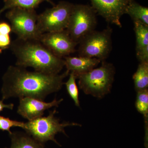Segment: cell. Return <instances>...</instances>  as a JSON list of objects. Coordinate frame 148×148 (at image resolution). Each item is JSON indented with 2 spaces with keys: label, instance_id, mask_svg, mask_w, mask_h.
Here are the masks:
<instances>
[{
  "label": "cell",
  "instance_id": "obj_1",
  "mask_svg": "<svg viewBox=\"0 0 148 148\" xmlns=\"http://www.w3.org/2000/svg\"><path fill=\"white\" fill-rule=\"evenodd\" d=\"M69 74L67 70L55 75L29 71L26 68L11 66L3 77L2 99L31 97L44 101L47 95L61 90L64 79Z\"/></svg>",
  "mask_w": 148,
  "mask_h": 148
},
{
  "label": "cell",
  "instance_id": "obj_2",
  "mask_svg": "<svg viewBox=\"0 0 148 148\" xmlns=\"http://www.w3.org/2000/svg\"><path fill=\"white\" fill-rule=\"evenodd\" d=\"M10 47L16 58V66L32 67L36 71L55 75L65 66L64 58L55 55L39 40L17 38Z\"/></svg>",
  "mask_w": 148,
  "mask_h": 148
},
{
  "label": "cell",
  "instance_id": "obj_3",
  "mask_svg": "<svg viewBox=\"0 0 148 148\" xmlns=\"http://www.w3.org/2000/svg\"><path fill=\"white\" fill-rule=\"evenodd\" d=\"M115 69L112 64L102 61L101 66L78 77L79 88L87 95L101 99L110 92Z\"/></svg>",
  "mask_w": 148,
  "mask_h": 148
},
{
  "label": "cell",
  "instance_id": "obj_4",
  "mask_svg": "<svg viewBox=\"0 0 148 148\" xmlns=\"http://www.w3.org/2000/svg\"><path fill=\"white\" fill-rule=\"evenodd\" d=\"M57 113L56 109L50 111L47 116H41L33 120L24 123L22 128L28 135L40 143L44 144L51 140L58 145L61 146L55 139V135L62 133L67 136L65 128L68 126H81L76 123L63 122L55 116Z\"/></svg>",
  "mask_w": 148,
  "mask_h": 148
},
{
  "label": "cell",
  "instance_id": "obj_5",
  "mask_svg": "<svg viewBox=\"0 0 148 148\" xmlns=\"http://www.w3.org/2000/svg\"><path fill=\"white\" fill-rule=\"evenodd\" d=\"M38 14L35 9L13 8L9 10L6 17L11 24L12 32L22 40H39L42 34L37 26Z\"/></svg>",
  "mask_w": 148,
  "mask_h": 148
},
{
  "label": "cell",
  "instance_id": "obj_6",
  "mask_svg": "<svg viewBox=\"0 0 148 148\" xmlns=\"http://www.w3.org/2000/svg\"><path fill=\"white\" fill-rule=\"evenodd\" d=\"M96 12L90 6L74 5L66 30L78 44L86 35L95 31L97 24Z\"/></svg>",
  "mask_w": 148,
  "mask_h": 148
},
{
  "label": "cell",
  "instance_id": "obj_7",
  "mask_svg": "<svg viewBox=\"0 0 148 148\" xmlns=\"http://www.w3.org/2000/svg\"><path fill=\"white\" fill-rule=\"evenodd\" d=\"M112 30L110 27L102 31H94L79 42V55L105 61L112 49Z\"/></svg>",
  "mask_w": 148,
  "mask_h": 148
},
{
  "label": "cell",
  "instance_id": "obj_8",
  "mask_svg": "<svg viewBox=\"0 0 148 148\" xmlns=\"http://www.w3.org/2000/svg\"><path fill=\"white\" fill-rule=\"evenodd\" d=\"M74 4L69 2H60L51 8L38 14L37 26L41 34L66 30Z\"/></svg>",
  "mask_w": 148,
  "mask_h": 148
},
{
  "label": "cell",
  "instance_id": "obj_9",
  "mask_svg": "<svg viewBox=\"0 0 148 148\" xmlns=\"http://www.w3.org/2000/svg\"><path fill=\"white\" fill-rule=\"evenodd\" d=\"M39 40L55 55L62 58L74 53L78 44L66 30L44 33Z\"/></svg>",
  "mask_w": 148,
  "mask_h": 148
},
{
  "label": "cell",
  "instance_id": "obj_10",
  "mask_svg": "<svg viewBox=\"0 0 148 148\" xmlns=\"http://www.w3.org/2000/svg\"><path fill=\"white\" fill-rule=\"evenodd\" d=\"M96 12L111 24L120 27V19L127 6L133 0H90Z\"/></svg>",
  "mask_w": 148,
  "mask_h": 148
},
{
  "label": "cell",
  "instance_id": "obj_11",
  "mask_svg": "<svg viewBox=\"0 0 148 148\" xmlns=\"http://www.w3.org/2000/svg\"><path fill=\"white\" fill-rule=\"evenodd\" d=\"M63 99L47 103L42 100L31 97L19 98L17 113L28 121H32L43 116L45 111L53 107H58Z\"/></svg>",
  "mask_w": 148,
  "mask_h": 148
},
{
  "label": "cell",
  "instance_id": "obj_12",
  "mask_svg": "<svg viewBox=\"0 0 148 148\" xmlns=\"http://www.w3.org/2000/svg\"><path fill=\"white\" fill-rule=\"evenodd\" d=\"M64 59L67 70L70 73H73L77 79L81 75L95 69L101 62L96 58L81 56H67L64 57Z\"/></svg>",
  "mask_w": 148,
  "mask_h": 148
},
{
  "label": "cell",
  "instance_id": "obj_13",
  "mask_svg": "<svg viewBox=\"0 0 148 148\" xmlns=\"http://www.w3.org/2000/svg\"><path fill=\"white\" fill-rule=\"evenodd\" d=\"M136 39V56L140 63L148 62V26L134 22Z\"/></svg>",
  "mask_w": 148,
  "mask_h": 148
},
{
  "label": "cell",
  "instance_id": "obj_14",
  "mask_svg": "<svg viewBox=\"0 0 148 148\" xmlns=\"http://www.w3.org/2000/svg\"><path fill=\"white\" fill-rule=\"evenodd\" d=\"M9 135L11 141L10 148H45L44 144L35 140L26 132L15 131Z\"/></svg>",
  "mask_w": 148,
  "mask_h": 148
},
{
  "label": "cell",
  "instance_id": "obj_15",
  "mask_svg": "<svg viewBox=\"0 0 148 148\" xmlns=\"http://www.w3.org/2000/svg\"><path fill=\"white\" fill-rule=\"evenodd\" d=\"M133 21H137L148 26V8L132 1L127 6L125 10Z\"/></svg>",
  "mask_w": 148,
  "mask_h": 148
},
{
  "label": "cell",
  "instance_id": "obj_16",
  "mask_svg": "<svg viewBox=\"0 0 148 148\" xmlns=\"http://www.w3.org/2000/svg\"><path fill=\"white\" fill-rule=\"evenodd\" d=\"M132 78L136 92L148 89V62L140 63Z\"/></svg>",
  "mask_w": 148,
  "mask_h": 148
},
{
  "label": "cell",
  "instance_id": "obj_17",
  "mask_svg": "<svg viewBox=\"0 0 148 148\" xmlns=\"http://www.w3.org/2000/svg\"><path fill=\"white\" fill-rule=\"evenodd\" d=\"M44 1L53 4L50 0H4V5L0 10V14L4 11L13 8L35 9L41 3Z\"/></svg>",
  "mask_w": 148,
  "mask_h": 148
},
{
  "label": "cell",
  "instance_id": "obj_18",
  "mask_svg": "<svg viewBox=\"0 0 148 148\" xmlns=\"http://www.w3.org/2000/svg\"><path fill=\"white\" fill-rule=\"evenodd\" d=\"M135 107L138 112L144 116L145 127H148V89L137 92Z\"/></svg>",
  "mask_w": 148,
  "mask_h": 148
},
{
  "label": "cell",
  "instance_id": "obj_19",
  "mask_svg": "<svg viewBox=\"0 0 148 148\" xmlns=\"http://www.w3.org/2000/svg\"><path fill=\"white\" fill-rule=\"evenodd\" d=\"M77 77L73 73H70L69 79L64 84L66 85V90L71 98L73 99L75 105L80 107V102L79 98V90L76 82Z\"/></svg>",
  "mask_w": 148,
  "mask_h": 148
},
{
  "label": "cell",
  "instance_id": "obj_20",
  "mask_svg": "<svg viewBox=\"0 0 148 148\" xmlns=\"http://www.w3.org/2000/svg\"><path fill=\"white\" fill-rule=\"evenodd\" d=\"M24 123L10 119L9 118L0 116V130L8 131L10 134L11 127H18L22 128Z\"/></svg>",
  "mask_w": 148,
  "mask_h": 148
},
{
  "label": "cell",
  "instance_id": "obj_21",
  "mask_svg": "<svg viewBox=\"0 0 148 148\" xmlns=\"http://www.w3.org/2000/svg\"><path fill=\"white\" fill-rule=\"evenodd\" d=\"M9 35L0 34V48H6L11 44Z\"/></svg>",
  "mask_w": 148,
  "mask_h": 148
},
{
  "label": "cell",
  "instance_id": "obj_22",
  "mask_svg": "<svg viewBox=\"0 0 148 148\" xmlns=\"http://www.w3.org/2000/svg\"><path fill=\"white\" fill-rule=\"evenodd\" d=\"M11 32V28L9 24L5 23L0 24V34H9Z\"/></svg>",
  "mask_w": 148,
  "mask_h": 148
},
{
  "label": "cell",
  "instance_id": "obj_23",
  "mask_svg": "<svg viewBox=\"0 0 148 148\" xmlns=\"http://www.w3.org/2000/svg\"><path fill=\"white\" fill-rule=\"evenodd\" d=\"M3 100L0 101V112L5 108L10 109L11 110H13L14 106L13 104L11 103L9 104H5L3 103Z\"/></svg>",
  "mask_w": 148,
  "mask_h": 148
},
{
  "label": "cell",
  "instance_id": "obj_24",
  "mask_svg": "<svg viewBox=\"0 0 148 148\" xmlns=\"http://www.w3.org/2000/svg\"><path fill=\"white\" fill-rule=\"evenodd\" d=\"M1 52H2L1 49L0 48V53H1Z\"/></svg>",
  "mask_w": 148,
  "mask_h": 148
}]
</instances>
